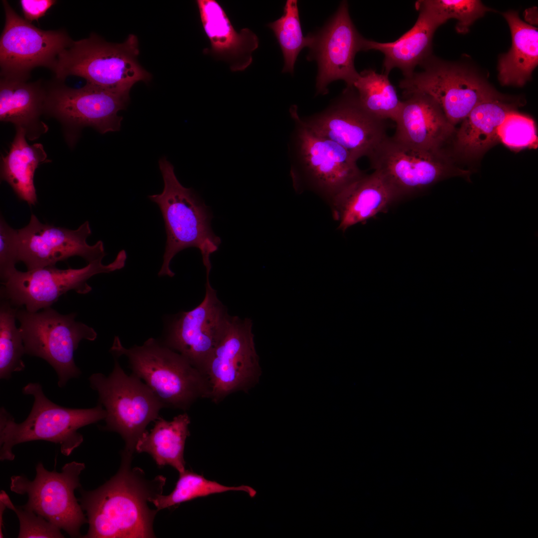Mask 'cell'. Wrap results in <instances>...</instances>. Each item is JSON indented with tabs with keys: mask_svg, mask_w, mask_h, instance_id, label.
Instances as JSON below:
<instances>
[{
	"mask_svg": "<svg viewBox=\"0 0 538 538\" xmlns=\"http://www.w3.org/2000/svg\"><path fill=\"white\" fill-rule=\"evenodd\" d=\"M2 4L5 22L0 37V77L28 80L36 67L52 71L73 40L66 30L40 29L19 16L7 0Z\"/></svg>",
	"mask_w": 538,
	"mask_h": 538,
	"instance_id": "cell-13",
	"label": "cell"
},
{
	"mask_svg": "<svg viewBox=\"0 0 538 538\" xmlns=\"http://www.w3.org/2000/svg\"><path fill=\"white\" fill-rule=\"evenodd\" d=\"M400 200L396 192L378 172L364 174L344 188L331 201L338 228L345 231L387 211Z\"/></svg>",
	"mask_w": 538,
	"mask_h": 538,
	"instance_id": "cell-23",
	"label": "cell"
},
{
	"mask_svg": "<svg viewBox=\"0 0 538 538\" xmlns=\"http://www.w3.org/2000/svg\"><path fill=\"white\" fill-rule=\"evenodd\" d=\"M498 137L499 141L514 149L537 146L538 137L534 121L515 110L511 112L502 123Z\"/></svg>",
	"mask_w": 538,
	"mask_h": 538,
	"instance_id": "cell-34",
	"label": "cell"
},
{
	"mask_svg": "<svg viewBox=\"0 0 538 538\" xmlns=\"http://www.w3.org/2000/svg\"><path fill=\"white\" fill-rule=\"evenodd\" d=\"M122 456L118 472L109 480L94 490L80 491L79 501L89 525L83 538L155 537L153 523L158 511L148 502L162 494L166 478L148 479L141 469L132 467L133 455L122 452Z\"/></svg>",
	"mask_w": 538,
	"mask_h": 538,
	"instance_id": "cell-1",
	"label": "cell"
},
{
	"mask_svg": "<svg viewBox=\"0 0 538 538\" xmlns=\"http://www.w3.org/2000/svg\"><path fill=\"white\" fill-rule=\"evenodd\" d=\"M127 254L120 251L115 259L105 265L98 260L80 269H57L47 267L23 272L16 269L3 282L2 298L15 307L24 306L31 312L50 307L59 297L70 290L85 294L92 290L87 281L101 273L120 269L125 266Z\"/></svg>",
	"mask_w": 538,
	"mask_h": 538,
	"instance_id": "cell-12",
	"label": "cell"
},
{
	"mask_svg": "<svg viewBox=\"0 0 538 538\" xmlns=\"http://www.w3.org/2000/svg\"><path fill=\"white\" fill-rule=\"evenodd\" d=\"M110 352L115 358H127L132 374L144 381L164 407L185 410L197 400L209 397L205 376L155 339L127 348L116 336Z\"/></svg>",
	"mask_w": 538,
	"mask_h": 538,
	"instance_id": "cell-5",
	"label": "cell"
},
{
	"mask_svg": "<svg viewBox=\"0 0 538 538\" xmlns=\"http://www.w3.org/2000/svg\"><path fill=\"white\" fill-rule=\"evenodd\" d=\"M252 328L250 319L231 316L205 366L209 399L215 404L233 393H247L259 383L262 372Z\"/></svg>",
	"mask_w": 538,
	"mask_h": 538,
	"instance_id": "cell-14",
	"label": "cell"
},
{
	"mask_svg": "<svg viewBox=\"0 0 538 538\" xmlns=\"http://www.w3.org/2000/svg\"><path fill=\"white\" fill-rule=\"evenodd\" d=\"M512 34L509 52L500 58L498 78L504 85L523 86L538 63L537 28L523 21L515 11L504 13Z\"/></svg>",
	"mask_w": 538,
	"mask_h": 538,
	"instance_id": "cell-26",
	"label": "cell"
},
{
	"mask_svg": "<svg viewBox=\"0 0 538 538\" xmlns=\"http://www.w3.org/2000/svg\"><path fill=\"white\" fill-rule=\"evenodd\" d=\"M154 422L153 427L144 432L138 440L135 451L148 453L160 467L168 465L179 473L184 471V450L190 435L189 416L184 412L170 421L160 416Z\"/></svg>",
	"mask_w": 538,
	"mask_h": 538,
	"instance_id": "cell-28",
	"label": "cell"
},
{
	"mask_svg": "<svg viewBox=\"0 0 538 538\" xmlns=\"http://www.w3.org/2000/svg\"><path fill=\"white\" fill-rule=\"evenodd\" d=\"M203 301L177 315L169 323L162 342L204 374L205 366L224 336L232 316L219 300L210 281Z\"/></svg>",
	"mask_w": 538,
	"mask_h": 538,
	"instance_id": "cell-17",
	"label": "cell"
},
{
	"mask_svg": "<svg viewBox=\"0 0 538 538\" xmlns=\"http://www.w3.org/2000/svg\"><path fill=\"white\" fill-rule=\"evenodd\" d=\"M273 32L281 49L284 64L282 72L293 73L297 56L305 47L311 46L313 34L304 36L296 0H287L282 16L268 24Z\"/></svg>",
	"mask_w": 538,
	"mask_h": 538,
	"instance_id": "cell-31",
	"label": "cell"
},
{
	"mask_svg": "<svg viewBox=\"0 0 538 538\" xmlns=\"http://www.w3.org/2000/svg\"><path fill=\"white\" fill-rule=\"evenodd\" d=\"M22 393L34 398L27 417L16 423L3 407L0 410V460L14 459L12 449L19 443L45 440L60 445L61 453L69 456L83 441L79 428L104 419L106 411L99 404L90 408H71L60 406L44 395L41 385L30 383Z\"/></svg>",
	"mask_w": 538,
	"mask_h": 538,
	"instance_id": "cell-4",
	"label": "cell"
},
{
	"mask_svg": "<svg viewBox=\"0 0 538 538\" xmlns=\"http://www.w3.org/2000/svg\"><path fill=\"white\" fill-rule=\"evenodd\" d=\"M299 119L315 134L346 149L356 160L368 157L388 135L386 121L367 111L352 87L324 111Z\"/></svg>",
	"mask_w": 538,
	"mask_h": 538,
	"instance_id": "cell-15",
	"label": "cell"
},
{
	"mask_svg": "<svg viewBox=\"0 0 538 538\" xmlns=\"http://www.w3.org/2000/svg\"><path fill=\"white\" fill-rule=\"evenodd\" d=\"M76 316L75 313L60 314L50 307L35 312L17 309L16 314L25 354L50 364L57 373L60 388L81 374L74 358L80 342L94 341L97 336L93 328L75 321Z\"/></svg>",
	"mask_w": 538,
	"mask_h": 538,
	"instance_id": "cell-8",
	"label": "cell"
},
{
	"mask_svg": "<svg viewBox=\"0 0 538 538\" xmlns=\"http://www.w3.org/2000/svg\"><path fill=\"white\" fill-rule=\"evenodd\" d=\"M313 35L307 59L315 60L318 64L317 94H327L328 85L338 80L352 87L359 73L354 66L355 57L359 51H364L366 38L354 25L347 2L342 1L330 20Z\"/></svg>",
	"mask_w": 538,
	"mask_h": 538,
	"instance_id": "cell-19",
	"label": "cell"
},
{
	"mask_svg": "<svg viewBox=\"0 0 538 538\" xmlns=\"http://www.w3.org/2000/svg\"><path fill=\"white\" fill-rule=\"evenodd\" d=\"M290 112L295 123L290 150L294 182L303 183L330 202L364 173L346 149L305 127L295 106Z\"/></svg>",
	"mask_w": 538,
	"mask_h": 538,
	"instance_id": "cell-7",
	"label": "cell"
},
{
	"mask_svg": "<svg viewBox=\"0 0 538 538\" xmlns=\"http://www.w3.org/2000/svg\"><path fill=\"white\" fill-rule=\"evenodd\" d=\"M0 501L6 508L14 511L18 518L20 524L18 538L64 537L59 528L41 516L22 506H15L3 490L0 493Z\"/></svg>",
	"mask_w": 538,
	"mask_h": 538,
	"instance_id": "cell-35",
	"label": "cell"
},
{
	"mask_svg": "<svg viewBox=\"0 0 538 538\" xmlns=\"http://www.w3.org/2000/svg\"><path fill=\"white\" fill-rule=\"evenodd\" d=\"M400 200L422 192L444 179L468 177L470 171L456 167L447 150H428L408 146L388 136L367 157Z\"/></svg>",
	"mask_w": 538,
	"mask_h": 538,
	"instance_id": "cell-10",
	"label": "cell"
},
{
	"mask_svg": "<svg viewBox=\"0 0 538 538\" xmlns=\"http://www.w3.org/2000/svg\"><path fill=\"white\" fill-rule=\"evenodd\" d=\"M395 121L392 137L414 148L428 150H445L453 139L452 125L439 105L429 96L415 93L405 96Z\"/></svg>",
	"mask_w": 538,
	"mask_h": 538,
	"instance_id": "cell-20",
	"label": "cell"
},
{
	"mask_svg": "<svg viewBox=\"0 0 538 538\" xmlns=\"http://www.w3.org/2000/svg\"><path fill=\"white\" fill-rule=\"evenodd\" d=\"M204 31L211 47L203 50L228 62L231 71H244L252 63V53L259 46L257 36L247 28L237 32L222 6L215 0H197Z\"/></svg>",
	"mask_w": 538,
	"mask_h": 538,
	"instance_id": "cell-21",
	"label": "cell"
},
{
	"mask_svg": "<svg viewBox=\"0 0 538 538\" xmlns=\"http://www.w3.org/2000/svg\"><path fill=\"white\" fill-rule=\"evenodd\" d=\"M56 3L57 1L54 0H19L24 19L30 23L38 21Z\"/></svg>",
	"mask_w": 538,
	"mask_h": 538,
	"instance_id": "cell-37",
	"label": "cell"
},
{
	"mask_svg": "<svg viewBox=\"0 0 538 538\" xmlns=\"http://www.w3.org/2000/svg\"><path fill=\"white\" fill-rule=\"evenodd\" d=\"M46 86L44 113L57 119L65 127L79 131L90 127L102 134L120 130L123 117L118 113L126 109L130 96L87 83L81 88H73L55 79Z\"/></svg>",
	"mask_w": 538,
	"mask_h": 538,
	"instance_id": "cell-16",
	"label": "cell"
},
{
	"mask_svg": "<svg viewBox=\"0 0 538 538\" xmlns=\"http://www.w3.org/2000/svg\"><path fill=\"white\" fill-rule=\"evenodd\" d=\"M46 83L0 78V120L23 129L29 139H34L48 130L40 120L44 113Z\"/></svg>",
	"mask_w": 538,
	"mask_h": 538,
	"instance_id": "cell-24",
	"label": "cell"
},
{
	"mask_svg": "<svg viewBox=\"0 0 538 538\" xmlns=\"http://www.w3.org/2000/svg\"><path fill=\"white\" fill-rule=\"evenodd\" d=\"M6 508V507L5 506L3 502H2L1 501H0V538H3V532H2V528H3V519H2V517H3V514L4 513V510Z\"/></svg>",
	"mask_w": 538,
	"mask_h": 538,
	"instance_id": "cell-38",
	"label": "cell"
},
{
	"mask_svg": "<svg viewBox=\"0 0 538 538\" xmlns=\"http://www.w3.org/2000/svg\"><path fill=\"white\" fill-rule=\"evenodd\" d=\"M85 468L84 463L73 461L65 464L60 472L49 471L39 462L33 481L23 475L12 476L10 489L27 495L23 508L41 516L71 537H81L80 528L88 519L74 492L81 487L79 476Z\"/></svg>",
	"mask_w": 538,
	"mask_h": 538,
	"instance_id": "cell-9",
	"label": "cell"
},
{
	"mask_svg": "<svg viewBox=\"0 0 538 538\" xmlns=\"http://www.w3.org/2000/svg\"><path fill=\"white\" fill-rule=\"evenodd\" d=\"M230 491H244L254 497L256 491L246 485L227 486L216 481L208 480L203 476L189 470L179 473L173 490L167 495L160 494L151 500L158 511L169 508L181 503L210 495Z\"/></svg>",
	"mask_w": 538,
	"mask_h": 538,
	"instance_id": "cell-30",
	"label": "cell"
},
{
	"mask_svg": "<svg viewBox=\"0 0 538 538\" xmlns=\"http://www.w3.org/2000/svg\"><path fill=\"white\" fill-rule=\"evenodd\" d=\"M420 66L424 70L404 78L399 87L404 96L426 94L439 105L455 127L479 104L500 95L471 71L429 57Z\"/></svg>",
	"mask_w": 538,
	"mask_h": 538,
	"instance_id": "cell-11",
	"label": "cell"
},
{
	"mask_svg": "<svg viewBox=\"0 0 538 538\" xmlns=\"http://www.w3.org/2000/svg\"><path fill=\"white\" fill-rule=\"evenodd\" d=\"M423 3L445 22L450 18L457 20L456 30L465 33L478 18L490 9L476 0H422Z\"/></svg>",
	"mask_w": 538,
	"mask_h": 538,
	"instance_id": "cell-33",
	"label": "cell"
},
{
	"mask_svg": "<svg viewBox=\"0 0 538 538\" xmlns=\"http://www.w3.org/2000/svg\"><path fill=\"white\" fill-rule=\"evenodd\" d=\"M158 163L163 189L161 193L148 196L160 210L166 234L163 264L158 275L173 276L175 273L170 267L172 259L180 251L193 247L201 252L206 278H209L212 268L210 256L221 243L211 228L213 215L192 188L180 183L174 166L166 158H161Z\"/></svg>",
	"mask_w": 538,
	"mask_h": 538,
	"instance_id": "cell-2",
	"label": "cell"
},
{
	"mask_svg": "<svg viewBox=\"0 0 538 538\" xmlns=\"http://www.w3.org/2000/svg\"><path fill=\"white\" fill-rule=\"evenodd\" d=\"M89 381L98 393V404L106 411L102 428L119 433L125 443L123 452L133 455L147 426L160 417L164 405L140 379L127 375L116 358L108 376L94 373Z\"/></svg>",
	"mask_w": 538,
	"mask_h": 538,
	"instance_id": "cell-6",
	"label": "cell"
},
{
	"mask_svg": "<svg viewBox=\"0 0 538 538\" xmlns=\"http://www.w3.org/2000/svg\"><path fill=\"white\" fill-rule=\"evenodd\" d=\"M352 87L367 111L385 121H396L403 101L399 99L388 75L378 73L373 69L365 70L358 73Z\"/></svg>",
	"mask_w": 538,
	"mask_h": 538,
	"instance_id": "cell-29",
	"label": "cell"
},
{
	"mask_svg": "<svg viewBox=\"0 0 538 538\" xmlns=\"http://www.w3.org/2000/svg\"><path fill=\"white\" fill-rule=\"evenodd\" d=\"M17 230L19 261L27 270L55 266L58 262L73 256L89 263L103 260L106 255L102 241L92 246L87 243L92 234L88 221L73 230L43 224L32 214L29 223Z\"/></svg>",
	"mask_w": 538,
	"mask_h": 538,
	"instance_id": "cell-18",
	"label": "cell"
},
{
	"mask_svg": "<svg viewBox=\"0 0 538 538\" xmlns=\"http://www.w3.org/2000/svg\"><path fill=\"white\" fill-rule=\"evenodd\" d=\"M18 307L1 298L0 306V378L9 380L13 372L25 368L22 360L25 348L22 337L15 325Z\"/></svg>",
	"mask_w": 538,
	"mask_h": 538,
	"instance_id": "cell-32",
	"label": "cell"
},
{
	"mask_svg": "<svg viewBox=\"0 0 538 538\" xmlns=\"http://www.w3.org/2000/svg\"><path fill=\"white\" fill-rule=\"evenodd\" d=\"M514 110L513 105L504 101L501 95L477 105L455 131L453 137L455 150L468 157L484 153L499 141V128Z\"/></svg>",
	"mask_w": 538,
	"mask_h": 538,
	"instance_id": "cell-25",
	"label": "cell"
},
{
	"mask_svg": "<svg viewBox=\"0 0 538 538\" xmlns=\"http://www.w3.org/2000/svg\"><path fill=\"white\" fill-rule=\"evenodd\" d=\"M419 11L413 26L395 41L379 42L365 39L364 51L374 50L384 55V74L395 68L400 69L404 78L411 75L414 68L430 56L432 40L436 29L444 21L422 1L415 3Z\"/></svg>",
	"mask_w": 538,
	"mask_h": 538,
	"instance_id": "cell-22",
	"label": "cell"
},
{
	"mask_svg": "<svg viewBox=\"0 0 538 538\" xmlns=\"http://www.w3.org/2000/svg\"><path fill=\"white\" fill-rule=\"evenodd\" d=\"M25 137V131L16 128L8 152L1 156L0 178L11 186L19 199L31 206L37 202L34 183L35 170L49 160L42 144L29 145Z\"/></svg>",
	"mask_w": 538,
	"mask_h": 538,
	"instance_id": "cell-27",
	"label": "cell"
},
{
	"mask_svg": "<svg viewBox=\"0 0 538 538\" xmlns=\"http://www.w3.org/2000/svg\"><path fill=\"white\" fill-rule=\"evenodd\" d=\"M139 53L138 38L134 34H129L122 43H114L92 33L87 38L73 40L59 54L52 71L57 80L78 76L87 84L130 96L135 83L151 78L138 62Z\"/></svg>",
	"mask_w": 538,
	"mask_h": 538,
	"instance_id": "cell-3",
	"label": "cell"
},
{
	"mask_svg": "<svg viewBox=\"0 0 538 538\" xmlns=\"http://www.w3.org/2000/svg\"><path fill=\"white\" fill-rule=\"evenodd\" d=\"M19 261L18 230L6 223L2 215L0 218V276L2 282L16 269Z\"/></svg>",
	"mask_w": 538,
	"mask_h": 538,
	"instance_id": "cell-36",
	"label": "cell"
}]
</instances>
